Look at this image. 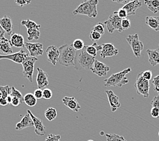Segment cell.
I'll return each instance as SVG.
<instances>
[{
	"instance_id": "cell-8",
	"label": "cell",
	"mask_w": 159,
	"mask_h": 141,
	"mask_svg": "<svg viewBox=\"0 0 159 141\" xmlns=\"http://www.w3.org/2000/svg\"><path fill=\"white\" fill-rule=\"evenodd\" d=\"M126 40L130 45L135 56L136 58H139L143 49V44L142 41L139 40V35L138 34L129 35L126 38Z\"/></svg>"
},
{
	"instance_id": "cell-32",
	"label": "cell",
	"mask_w": 159,
	"mask_h": 141,
	"mask_svg": "<svg viewBox=\"0 0 159 141\" xmlns=\"http://www.w3.org/2000/svg\"><path fill=\"white\" fill-rule=\"evenodd\" d=\"M0 92L2 94V97L6 98L8 96H10L12 92V87L10 86H0Z\"/></svg>"
},
{
	"instance_id": "cell-21",
	"label": "cell",
	"mask_w": 159,
	"mask_h": 141,
	"mask_svg": "<svg viewBox=\"0 0 159 141\" xmlns=\"http://www.w3.org/2000/svg\"><path fill=\"white\" fill-rule=\"evenodd\" d=\"M146 52L148 55V61L151 65L154 67L159 64V48L154 49H148Z\"/></svg>"
},
{
	"instance_id": "cell-40",
	"label": "cell",
	"mask_w": 159,
	"mask_h": 141,
	"mask_svg": "<svg viewBox=\"0 0 159 141\" xmlns=\"http://www.w3.org/2000/svg\"><path fill=\"white\" fill-rule=\"evenodd\" d=\"M60 138H61V137H60V135L50 134L48 136L45 141H60Z\"/></svg>"
},
{
	"instance_id": "cell-23",
	"label": "cell",
	"mask_w": 159,
	"mask_h": 141,
	"mask_svg": "<svg viewBox=\"0 0 159 141\" xmlns=\"http://www.w3.org/2000/svg\"><path fill=\"white\" fill-rule=\"evenodd\" d=\"M10 42L12 45L16 48L25 47L24 37L19 33H13V35L11 36Z\"/></svg>"
},
{
	"instance_id": "cell-38",
	"label": "cell",
	"mask_w": 159,
	"mask_h": 141,
	"mask_svg": "<svg viewBox=\"0 0 159 141\" xmlns=\"http://www.w3.org/2000/svg\"><path fill=\"white\" fill-rule=\"evenodd\" d=\"M142 75L143 79H145L147 81H150L152 78V73L150 70H148L142 72Z\"/></svg>"
},
{
	"instance_id": "cell-39",
	"label": "cell",
	"mask_w": 159,
	"mask_h": 141,
	"mask_svg": "<svg viewBox=\"0 0 159 141\" xmlns=\"http://www.w3.org/2000/svg\"><path fill=\"white\" fill-rule=\"evenodd\" d=\"M52 97V92L50 89L45 88L43 90V98L49 100Z\"/></svg>"
},
{
	"instance_id": "cell-24",
	"label": "cell",
	"mask_w": 159,
	"mask_h": 141,
	"mask_svg": "<svg viewBox=\"0 0 159 141\" xmlns=\"http://www.w3.org/2000/svg\"><path fill=\"white\" fill-rule=\"evenodd\" d=\"M146 24L155 31H159V17L146 16Z\"/></svg>"
},
{
	"instance_id": "cell-2",
	"label": "cell",
	"mask_w": 159,
	"mask_h": 141,
	"mask_svg": "<svg viewBox=\"0 0 159 141\" xmlns=\"http://www.w3.org/2000/svg\"><path fill=\"white\" fill-rule=\"evenodd\" d=\"M58 63L64 67H75V60L77 51L72 44H64L58 48Z\"/></svg>"
},
{
	"instance_id": "cell-7",
	"label": "cell",
	"mask_w": 159,
	"mask_h": 141,
	"mask_svg": "<svg viewBox=\"0 0 159 141\" xmlns=\"http://www.w3.org/2000/svg\"><path fill=\"white\" fill-rule=\"evenodd\" d=\"M37 57L29 56L22 64V67H23V71H22L23 77L27 79L31 83L33 82L34 67H35V64L37 62Z\"/></svg>"
},
{
	"instance_id": "cell-31",
	"label": "cell",
	"mask_w": 159,
	"mask_h": 141,
	"mask_svg": "<svg viewBox=\"0 0 159 141\" xmlns=\"http://www.w3.org/2000/svg\"><path fill=\"white\" fill-rule=\"evenodd\" d=\"M72 45H73V48L76 51H80L83 48L85 47L84 41H83L82 40H80V39L75 40L73 41V44H72Z\"/></svg>"
},
{
	"instance_id": "cell-3",
	"label": "cell",
	"mask_w": 159,
	"mask_h": 141,
	"mask_svg": "<svg viewBox=\"0 0 159 141\" xmlns=\"http://www.w3.org/2000/svg\"><path fill=\"white\" fill-rule=\"evenodd\" d=\"M98 0H85L83 1L73 12V15H85L89 18H96L98 16Z\"/></svg>"
},
{
	"instance_id": "cell-41",
	"label": "cell",
	"mask_w": 159,
	"mask_h": 141,
	"mask_svg": "<svg viewBox=\"0 0 159 141\" xmlns=\"http://www.w3.org/2000/svg\"><path fill=\"white\" fill-rule=\"evenodd\" d=\"M150 105L152 106V108L159 109V96H156L153 98V99L150 102Z\"/></svg>"
},
{
	"instance_id": "cell-36",
	"label": "cell",
	"mask_w": 159,
	"mask_h": 141,
	"mask_svg": "<svg viewBox=\"0 0 159 141\" xmlns=\"http://www.w3.org/2000/svg\"><path fill=\"white\" fill-rule=\"evenodd\" d=\"M101 37H102V35H100V34L96 32V31H92L89 33V39L93 41L99 40L101 38Z\"/></svg>"
},
{
	"instance_id": "cell-11",
	"label": "cell",
	"mask_w": 159,
	"mask_h": 141,
	"mask_svg": "<svg viewBox=\"0 0 159 141\" xmlns=\"http://www.w3.org/2000/svg\"><path fill=\"white\" fill-rule=\"evenodd\" d=\"M27 113H29L31 117L33 125L35 126V132L39 136H44L46 133V128L43 125L42 120L34 115L30 110H27Z\"/></svg>"
},
{
	"instance_id": "cell-49",
	"label": "cell",
	"mask_w": 159,
	"mask_h": 141,
	"mask_svg": "<svg viewBox=\"0 0 159 141\" xmlns=\"http://www.w3.org/2000/svg\"><path fill=\"white\" fill-rule=\"evenodd\" d=\"M6 33L4 30L3 29V28L1 26V25H0V41H1V40L2 39H3L4 38V34Z\"/></svg>"
},
{
	"instance_id": "cell-28",
	"label": "cell",
	"mask_w": 159,
	"mask_h": 141,
	"mask_svg": "<svg viewBox=\"0 0 159 141\" xmlns=\"http://www.w3.org/2000/svg\"><path fill=\"white\" fill-rule=\"evenodd\" d=\"M45 117L48 121H53L57 117V111L54 108H48L45 111Z\"/></svg>"
},
{
	"instance_id": "cell-33",
	"label": "cell",
	"mask_w": 159,
	"mask_h": 141,
	"mask_svg": "<svg viewBox=\"0 0 159 141\" xmlns=\"http://www.w3.org/2000/svg\"><path fill=\"white\" fill-rule=\"evenodd\" d=\"M92 31L100 33L101 35H104V32H105L104 24L102 23V22H98V23H97L95 26H93V29H92Z\"/></svg>"
},
{
	"instance_id": "cell-16",
	"label": "cell",
	"mask_w": 159,
	"mask_h": 141,
	"mask_svg": "<svg viewBox=\"0 0 159 141\" xmlns=\"http://www.w3.org/2000/svg\"><path fill=\"white\" fill-rule=\"evenodd\" d=\"M46 54L48 60L53 65H56V63L58 61L59 50L55 45H50L46 49Z\"/></svg>"
},
{
	"instance_id": "cell-14",
	"label": "cell",
	"mask_w": 159,
	"mask_h": 141,
	"mask_svg": "<svg viewBox=\"0 0 159 141\" xmlns=\"http://www.w3.org/2000/svg\"><path fill=\"white\" fill-rule=\"evenodd\" d=\"M37 84L39 89H43L49 85L48 75L46 72L40 68H37Z\"/></svg>"
},
{
	"instance_id": "cell-30",
	"label": "cell",
	"mask_w": 159,
	"mask_h": 141,
	"mask_svg": "<svg viewBox=\"0 0 159 141\" xmlns=\"http://www.w3.org/2000/svg\"><path fill=\"white\" fill-rule=\"evenodd\" d=\"M107 141H127L123 136L116 134H106Z\"/></svg>"
},
{
	"instance_id": "cell-43",
	"label": "cell",
	"mask_w": 159,
	"mask_h": 141,
	"mask_svg": "<svg viewBox=\"0 0 159 141\" xmlns=\"http://www.w3.org/2000/svg\"><path fill=\"white\" fill-rule=\"evenodd\" d=\"M117 14H118V16L121 19H124V18H127V16H128L127 13L125 10L123 8H120L119 11H117Z\"/></svg>"
},
{
	"instance_id": "cell-18",
	"label": "cell",
	"mask_w": 159,
	"mask_h": 141,
	"mask_svg": "<svg viewBox=\"0 0 159 141\" xmlns=\"http://www.w3.org/2000/svg\"><path fill=\"white\" fill-rule=\"evenodd\" d=\"M62 101L64 105L75 112H78L81 108L77 99L75 97L65 96L62 98Z\"/></svg>"
},
{
	"instance_id": "cell-34",
	"label": "cell",
	"mask_w": 159,
	"mask_h": 141,
	"mask_svg": "<svg viewBox=\"0 0 159 141\" xmlns=\"http://www.w3.org/2000/svg\"><path fill=\"white\" fill-rule=\"evenodd\" d=\"M85 49H86V52H88V54L93 57L96 56L98 50L94 44H93V45H88V46H85Z\"/></svg>"
},
{
	"instance_id": "cell-27",
	"label": "cell",
	"mask_w": 159,
	"mask_h": 141,
	"mask_svg": "<svg viewBox=\"0 0 159 141\" xmlns=\"http://www.w3.org/2000/svg\"><path fill=\"white\" fill-rule=\"evenodd\" d=\"M20 24L22 25L25 26L26 28L27 29L39 30V28L41 27V25H37L35 22L31 21L30 19H27V20H25V21H22Z\"/></svg>"
},
{
	"instance_id": "cell-10",
	"label": "cell",
	"mask_w": 159,
	"mask_h": 141,
	"mask_svg": "<svg viewBox=\"0 0 159 141\" xmlns=\"http://www.w3.org/2000/svg\"><path fill=\"white\" fill-rule=\"evenodd\" d=\"M25 47L28 49L31 56L36 57L42 56L43 54V46L40 43H25Z\"/></svg>"
},
{
	"instance_id": "cell-4",
	"label": "cell",
	"mask_w": 159,
	"mask_h": 141,
	"mask_svg": "<svg viewBox=\"0 0 159 141\" xmlns=\"http://www.w3.org/2000/svg\"><path fill=\"white\" fill-rule=\"evenodd\" d=\"M131 71V68H127L126 69L119 72L117 73L111 75L108 79H104V86L108 87H119L127 84L129 79L127 78V75Z\"/></svg>"
},
{
	"instance_id": "cell-15",
	"label": "cell",
	"mask_w": 159,
	"mask_h": 141,
	"mask_svg": "<svg viewBox=\"0 0 159 141\" xmlns=\"http://www.w3.org/2000/svg\"><path fill=\"white\" fill-rule=\"evenodd\" d=\"M106 93L107 94L111 110L112 112H115L117 109L120 107L121 105L119 96H117L112 90H106Z\"/></svg>"
},
{
	"instance_id": "cell-6",
	"label": "cell",
	"mask_w": 159,
	"mask_h": 141,
	"mask_svg": "<svg viewBox=\"0 0 159 141\" xmlns=\"http://www.w3.org/2000/svg\"><path fill=\"white\" fill-rule=\"evenodd\" d=\"M121 21L122 19L119 17L117 12L115 11L110 16L108 20L104 22V25L107 26L108 31L110 33H112L115 30H117L119 33H122L123 29L121 26Z\"/></svg>"
},
{
	"instance_id": "cell-5",
	"label": "cell",
	"mask_w": 159,
	"mask_h": 141,
	"mask_svg": "<svg viewBox=\"0 0 159 141\" xmlns=\"http://www.w3.org/2000/svg\"><path fill=\"white\" fill-rule=\"evenodd\" d=\"M136 92L139 95H141L145 98L149 96L150 90V82L143 79L142 75V72L138 74L136 78V81L134 84Z\"/></svg>"
},
{
	"instance_id": "cell-55",
	"label": "cell",
	"mask_w": 159,
	"mask_h": 141,
	"mask_svg": "<svg viewBox=\"0 0 159 141\" xmlns=\"http://www.w3.org/2000/svg\"><path fill=\"white\" fill-rule=\"evenodd\" d=\"M158 136H159V132H158Z\"/></svg>"
},
{
	"instance_id": "cell-46",
	"label": "cell",
	"mask_w": 159,
	"mask_h": 141,
	"mask_svg": "<svg viewBox=\"0 0 159 141\" xmlns=\"http://www.w3.org/2000/svg\"><path fill=\"white\" fill-rule=\"evenodd\" d=\"M151 116L154 118H159V109L152 108L150 111Z\"/></svg>"
},
{
	"instance_id": "cell-51",
	"label": "cell",
	"mask_w": 159,
	"mask_h": 141,
	"mask_svg": "<svg viewBox=\"0 0 159 141\" xmlns=\"http://www.w3.org/2000/svg\"><path fill=\"white\" fill-rule=\"evenodd\" d=\"M2 97V94L1 92H0V98H1Z\"/></svg>"
},
{
	"instance_id": "cell-37",
	"label": "cell",
	"mask_w": 159,
	"mask_h": 141,
	"mask_svg": "<svg viewBox=\"0 0 159 141\" xmlns=\"http://www.w3.org/2000/svg\"><path fill=\"white\" fill-rule=\"evenodd\" d=\"M121 26H122L123 31L124 30H127L128 29H129L131 26V22L129 19L128 18L122 19V21H121Z\"/></svg>"
},
{
	"instance_id": "cell-50",
	"label": "cell",
	"mask_w": 159,
	"mask_h": 141,
	"mask_svg": "<svg viewBox=\"0 0 159 141\" xmlns=\"http://www.w3.org/2000/svg\"><path fill=\"white\" fill-rule=\"evenodd\" d=\"M12 97H11L10 96H8L7 98H6V101H7V104L8 105H10L11 103H12Z\"/></svg>"
},
{
	"instance_id": "cell-19",
	"label": "cell",
	"mask_w": 159,
	"mask_h": 141,
	"mask_svg": "<svg viewBox=\"0 0 159 141\" xmlns=\"http://www.w3.org/2000/svg\"><path fill=\"white\" fill-rule=\"evenodd\" d=\"M0 25L7 35H13V24L10 17L4 16L2 18H0Z\"/></svg>"
},
{
	"instance_id": "cell-52",
	"label": "cell",
	"mask_w": 159,
	"mask_h": 141,
	"mask_svg": "<svg viewBox=\"0 0 159 141\" xmlns=\"http://www.w3.org/2000/svg\"><path fill=\"white\" fill-rule=\"evenodd\" d=\"M104 133L103 132H101V135H104Z\"/></svg>"
},
{
	"instance_id": "cell-48",
	"label": "cell",
	"mask_w": 159,
	"mask_h": 141,
	"mask_svg": "<svg viewBox=\"0 0 159 141\" xmlns=\"http://www.w3.org/2000/svg\"><path fill=\"white\" fill-rule=\"evenodd\" d=\"M7 105H8V104H7V102L6 98H3V97L0 98V105L4 106H6Z\"/></svg>"
},
{
	"instance_id": "cell-9",
	"label": "cell",
	"mask_w": 159,
	"mask_h": 141,
	"mask_svg": "<svg viewBox=\"0 0 159 141\" xmlns=\"http://www.w3.org/2000/svg\"><path fill=\"white\" fill-rule=\"evenodd\" d=\"M28 56L29 54H26L24 49H22L19 52L14 53V54L12 53V54L8 55H0V60L7 59L12 60V61L18 64H22Z\"/></svg>"
},
{
	"instance_id": "cell-25",
	"label": "cell",
	"mask_w": 159,
	"mask_h": 141,
	"mask_svg": "<svg viewBox=\"0 0 159 141\" xmlns=\"http://www.w3.org/2000/svg\"><path fill=\"white\" fill-rule=\"evenodd\" d=\"M144 3L154 14L159 12V0H148L144 2Z\"/></svg>"
},
{
	"instance_id": "cell-45",
	"label": "cell",
	"mask_w": 159,
	"mask_h": 141,
	"mask_svg": "<svg viewBox=\"0 0 159 141\" xmlns=\"http://www.w3.org/2000/svg\"><path fill=\"white\" fill-rule=\"evenodd\" d=\"M15 2H16V3L18 6H21V7L26 6L31 3V1H26V0H16Z\"/></svg>"
},
{
	"instance_id": "cell-17",
	"label": "cell",
	"mask_w": 159,
	"mask_h": 141,
	"mask_svg": "<svg viewBox=\"0 0 159 141\" xmlns=\"http://www.w3.org/2000/svg\"><path fill=\"white\" fill-rule=\"evenodd\" d=\"M142 6V2L139 0H134V1H129L127 4H125L122 8L126 11L128 16H131V15H135L136 10Z\"/></svg>"
},
{
	"instance_id": "cell-54",
	"label": "cell",
	"mask_w": 159,
	"mask_h": 141,
	"mask_svg": "<svg viewBox=\"0 0 159 141\" xmlns=\"http://www.w3.org/2000/svg\"><path fill=\"white\" fill-rule=\"evenodd\" d=\"M158 96H159V93H158Z\"/></svg>"
},
{
	"instance_id": "cell-42",
	"label": "cell",
	"mask_w": 159,
	"mask_h": 141,
	"mask_svg": "<svg viewBox=\"0 0 159 141\" xmlns=\"http://www.w3.org/2000/svg\"><path fill=\"white\" fill-rule=\"evenodd\" d=\"M152 84L154 87V90L159 93V75L153 79Z\"/></svg>"
},
{
	"instance_id": "cell-20",
	"label": "cell",
	"mask_w": 159,
	"mask_h": 141,
	"mask_svg": "<svg viewBox=\"0 0 159 141\" xmlns=\"http://www.w3.org/2000/svg\"><path fill=\"white\" fill-rule=\"evenodd\" d=\"M32 126H34V125L31 117L29 113H26V115L21 120L20 122L16 124L15 129H16V130H22V129H25L26 128Z\"/></svg>"
},
{
	"instance_id": "cell-22",
	"label": "cell",
	"mask_w": 159,
	"mask_h": 141,
	"mask_svg": "<svg viewBox=\"0 0 159 141\" xmlns=\"http://www.w3.org/2000/svg\"><path fill=\"white\" fill-rule=\"evenodd\" d=\"M0 52L6 55L11 54L13 52L12 45L11 44L10 41L7 40L5 37L0 41Z\"/></svg>"
},
{
	"instance_id": "cell-26",
	"label": "cell",
	"mask_w": 159,
	"mask_h": 141,
	"mask_svg": "<svg viewBox=\"0 0 159 141\" xmlns=\"http://www.w3.org/2000/svg\"><path fill=\"white\" fill-rule=\"evenodd\" d=\"M23 100L25 103L29 106H34L37 102V100L34 96L33 94L31 93H28L25 94V96L23 98Z\"/></svg>"
},
{
	"instance_id": "cell-44",
	"label": "cell",
	"mask_w": 159,
	"mask_h": 141,
	"mask_svg": "<svg viewBox=\"0 0 159 141\" xmlns=\"http://www.w3.org/2000/svg\"><path fill=\"white\" fill-rule=\"evenodd\" d=\"M34 96L35 97L37 100L38 99H41L43 98V90H41V89H37L35 90V92L33 93Z\"/></svg>"
},
{
	"instance_id": "cell-13",
	"label": "cell",
	"mask_w": 159,
	"mask_h": 141,
	"mask_svg": "<svg viewBox=\"0 0 159 141\" xmlns=\"http://www.w3.org/2000/svg\"><path fill=\"white\" fill-rule=\"evenodd\" d=\"M110 71V67H108L107 64L98 61L96 60L94 64L93 65L92 68V73L93 74H96L99 77H105L107 76L108 72Z\"/></svg>"
},
{
	"instance_id": "cell-1",
	"label": "cell",
	"mask_w": 159,
	"mask_h": 141,
	"mask_svg": "<svg viewBox=\"0 0 159 141\" xmlns=\"http://www.w3.org/2000/svg\"><path fill=\"white\" fill-rule=\"evenodd\" d=\"M96 60V57L90 56L86 52L85 46L81 50L76 53L75 60V68L76 70L83 69L92 71Z\"/></svg>"
},
{
	"instance_id": "cell-53",
	"label": "cell",
	"mask_w": 159,
	"mask_h": 141,
	"mask_svg": "<svg viewBox=\"0 0 159 141\" xmlns=\"http://www.w3.org/2000/svg\"><path fill=\"white\" fill-rule=\"evenodd\" d=\"M88 141H93V140H88Z\"/></svg>"
},
{
	"instance_id": "cell-29",
	"label": "cell",
	"mask_w": 159,
	"mask_h": 141,
	"mask_svg": "<svg viewBox=\"0 0 159 141\" xmlns=\"http://www.w3.org/2000/svg\"><path fill=\"white\" fill-rule=\"evenodd\" d=\"M27 34H28L27 39L29 41H31L33 40H38L39 39V37H40L39 30L27 29Z\"/></svg>"
},
{
	"instance_id": "cell-35",
	"label": "cell",
	"mask_w": 159,
	"mask_h": 141,
	"mask_svg": "<svg viewBox=\"0 0 159 141\" xmlns=\"http://www.w3.org/2000/svg\"><path fill=\"white\" fill-rule=\"evenodd\" d=\"M10 96L11 97H16V98H19L20 100L21 101L22 103L24 102V100H23L24 96H22V94H21L20 91H18V90H16L14 86L12 87V92H11Z\"/></svg>"
},
{
	"instance_id": "cell-12",
	"label": "cell",
	"mask_w": 159,
	"mask_h": 141,
	"mask_svg": "<svg viewBox=\"0 0 159 141\" xmlns=\"http://www.w3.org/2000/svg\"><path fill=\"white\" fill-rule=\"evenodd\" d=\"M100 56L102 59H106L107 57H111L116 56L119 54L118 49H116L112 44H102Z\"/></svg>"
},
{
	"instance_id": "cell-47",
	"label": "cell",
	"mask_w": 159,
	"mask_h": 141,
	"mask_svg": "<svg viewBox=\"0 0 159 141\" xmlns=\"http://www.w3.org/2000/svg\"><path fill=\"white\" fill-rule=\"evenodd\" d=\"M12 104L14 106H18L20 104L22 103L21 101L19 98H16V97H12Z\"/></svg>"
}]
</instances>
